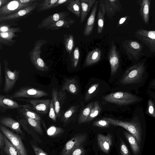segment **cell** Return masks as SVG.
<instances>
[{"label":"cell","mask_w":155,"mask_h":155,"mask_svg":"<svg viewBox=\"0 0 155 155\" xmlns=\"http://www.w3.org/2000/svg\"><path fill=\"white\" fill-rule=\"evenodd\" d=\"M148 74L143 63H140L129 68L121 78L120 82L138 94L139 89L148 79Z\"/></svg>","instance_id":"6da1fadb"},{"label":"cell","mask_w":155,"mask_h":155,"mask_svg":"<svg viewBox=\"0 0 155 155\" xmlns=\"http://www.w3.org/2000/svg\"><path fill=\"white\" fill-rule=\"evenodd\" d=\"M144 117L143 109L140 107L135 111L132 119L130 121H123L109 117H104L103 119L108 121L111 125L120 126L126 129L135 137L140 147L142 136L141 119Z\"/></svg>","instance_id":"7a4b0ae2"},{"label":"cell","mask_w":155,"mask_h":155,"mask_svg":"<svg viewBox=\"0 0 155 155\" xmlns=\"http://www.w3.org/2000/svg\"><path fill=\"white\" fill-rule=\"evenodd\" d=\"M104 101L120 106L130 105L142 101V98L127 91L111 93L103 98Z\"/></svg>","instance_id":"3957f363"},{"label":"cell","mask_w":155,"mask_h":155,"mask_svg":"<svg viewBox=\"0 0 155 155\" xmlns=\"http://www.w3.org/2000/svg\"><path fill=\"white\" fill-rule=\"evenodd\" d=\"M49 94L42 90L30 87H21L13 94L8 96L12 99L37 98L48 96Z\"/></svg>","instance_id":"277c9868"},{"label":"cell","mask_w":155,"mask_h":155,"mask_svg":"<svg viewBox=\"0 0 155 155\" xmlns=\"http://www.w3.org/2000/svg\"><path fill=\"white\" fill-rule=\"evenodd\" d=\"M18 100L25 101L27 104L21 105L31 110H36L38 113L46 114L49 110L51 100L48 99H17Z\"/></svg>","instance_id":"5b68a950"},{"label":"cell","mask_w":155,"mask_h":155,"mask_svg":"<svg viewBox=\"0 0 155 155\" xmlns=\"http://www.w3.org/2000/svg\"><path fill=\"white\" fill-rule=\"evenodd\" d=\"M87 138V135L85 133L76 135L66 143L61 155H71L76 149L86 141Z\"/></svg>","instance_id":"8992f818"},{"label":"cell","mask_w":155,"mask_h":155,"mask_svg":"<svg viewBox=\"0 0 155 155\" xmlns=\"http://www.w3.org/2000/svg\"><path fill=\"white\" fill-rule=\"evenodd\" d=\"M1 131L16 148L20 155H28L26 149L20 137L10 130L5 126L1 125Z\"/></svg>","instance_id":"52a82bcc"},{"label":"cell","mask_w":155,"mask_h":155,"mask_svg":"<svg viewBox=\"0 0 155 155\" xmlns=\"http://www.w3.org/2000/svg\"><path fill=\"white\" fill-rule=\"evenodd\" d=\"M4 63L5 83L3 91L8 93L13 88L20 76V71L17 70L11 71L8 67V65Z\"/></svg>","instance_id":"ba28073f"},{"label":"cell","mask_w":155,"mask_h":155,"mask_svg":"<svg viewBox=\"0 0 155 155\" xmlns=\"http://www.w3.org/2000/svg\"><path fill=\"white\" fill-rule=\"evenodd\" d=\"M42 44L41 42H39L36 44L30 53V58L32 64L37 70L46 71L48 70V67L40 57Z\"/></svg>","instance_id":"9c48e42d"},{"label":"cell","mask_w":155,"mask_h":155,"mask_svg":"<svg viewBox=\"0 0 155 155\" xmlns=\"http://www.w3.org/2000/svg\"><path fill=\"white\" fill-rule=\"evenodd\" d=\"M33 3L22 4L20 2L19 0L11 1L0 8V17L13 14L32 5L33 4Z\"/></svg>","instance_id":"30bf717a"},{"label":"cell","mask_w":155,"mask_h":155,"mask_svg":"<svg viewBox=\"0 0 155 155\" xmlns=\"http://www.w3.org/2000/svg\"><path fill=\"white\" fill-rule=\"evenodd\" d=\"M51 97L57 118L60 117L62 107L66 98V93L64 91L61 89L58 90L54 88L51 91Z\"/></svg>","instance_id":"8fae6325"},{"label":"cell","mask_w":155,"mask_h":155,"mask_svg":"<svg viewBox=\"0 0 155 155\" xmlns=\"http://www.w3.org/2000/svg\"><path fill=\"white\" fill-rule=\"evenodd\" d=\"M111 75L113 76L117 72L119 66L120 60L118 53L113 42H112L111 47L108 54Z\"/></svg>","instance_id":"7c38bea8"},{"label":"cell","mask_w":155,"mask_h":155,"mask_svg":"<svg viewBox=\"0 0 155 155\" xmlns=\"http://www.w3.org/2000/svg\"><path fill=\"white\" fill-rule=\"evenodd\" d=\"M105 14L110 19H113L116 12L120 11L121 5L119 0H107L104 4Z\"/></svg>","instance_id":"4fadbf2b"},{"label":"cell","mask_w":155,"mask_h":155,"mask_svg":"<svg viewBox=\"0 0 155 155\" xmlns=\"http://www.w3.org/2000/svg\"><path fill=\"white\" fill-rule=\"evenodd\" d=\"M37 6V3L35 2L32 5L13 14L5 16L0 17V21L2 22L13 19L25 16L34 10Z\"/></svg>","instance_id":"5bb4252c"},{"label":"cell","mask_w":155,"mask_h":155,"mask_svg":"<svg viewBox=\"0 0 155 155\" xmlns=\"http://www.w3.org/2000/svg\"><path fill=\"white\" fill-rule=\"evenodd\" d=\"M98 1H96L93 8L88 18L85 26L84 34L86 36L90 35L94 28L95 16L98 5Z\"/></svg>","instance_id":"9a60e30c"},{"label":"cell","mask_w":155,"mask_h":155,"mask_svg":"<svg viewBox=\"0 0 155 155\" xmlns=\"http://www.w3.org/2000/svg\"><path fill=\"white\" fill-rule=\"evenodd\" d=\"M111 135L109 134L106 135L98 134L97 136L98 143L102 151L108 153L112 145V140Z\"/></svg>","instance_id":"2e32d148"},{"label":"cell","mask_w":155,"mask_h":155,"mask_svg":"<svg viewBox=\"0 0 155 155\" xmlns=\"http://www.w3.org/2000/svg\"><path fill=\"white\" fill-rule=\"evenodd\" d=\"M0 107L1 110L2 112L7 109L20 108V105L13 99L0 95Z\"/></svg>","instance_id":"e0dca14e"},{"label":"cell","mask_w":155,"mask_h":155,"mask_svg":"<svg viewBox=\"0 0 155 155\" xmlns=\"http://www.w3.org/2000/svg\"><path fill=\"white\" fill-rule=\"evenodd\" d=\"M0 122L2 125L9 128L17 133L23 134L19 123L12 118L8 117H3Z\"/></svg>","instance_id":"ac0fdd59"},{"label":"cell","mask_w":155,"mask_h":155,"mask_svg":"<svg viewBox=\"0 0 155 155\" xmlns=\"http://www.w3.org/2000/svg\"><path fill=\"white\" fill-rule=\"evenodd\" d=\"M69 15V13L66 12L55 13L44 19L41 24V27L43 28L47 27L50 25L67 17Z\"/></svg>","instance_id":"d6986e66"},{"label":"cell","mask_w":155,"mask_h":155,"mask_svg":"<svg viewBox=\"0 0 155 155\" xmlns=\"http://www.w3.org/2000/svg\"><path fill=\"white\" fill-rule=\"evenodd\" d=\"M101 54V51L99 48H96L90 52L85 59V65L90 66L97 63L100 60Z\"/></svg>","instance_id":"ffe728a7"},{"label":"cell","mask_w":155,"mask_h":155,"mask_svg":"<svg viewBox=\"0 0 155 155\" xmlns=\"http://www.w3.org/2000/svg\"><path fill=\"white\" fill-rule=\"evenodd\" d=\"M78 85L77 80L75 78L66 79L62 87V90L66 91L74 94H77L78 91Z\"/></svg>","instance_id":"44dd1931"},{"label":"cell","mask_w":155,"mask_h":155,"mask_svg":"<svg viewBox=\"0 0 155 155\" xmlns=\"http://www.w3.org/2000/svg\"><path fill=\"white\" fill-rule=\"evenodd\" d=\"M95 0H80L81 15L80 23H82L85 20L93 5L96 2Z\"/></svg>","instance_id":"7402d4cb"},{"label":"cell","mask_w":155,"mask_h":155,"mask_svg":"<svg viewBox=\"0 0 155 155\" xmlns=\"http://www.w3.org/2000/svg\"><path fill=\"white\" fill-rule=\"evenodd\" d=\"M75 22V20L69 17H65L48 26L47 28L58 29L60 28H68Z\"/></svg>","instance_id":"603a6c76"},{"label":"cell","mask_w":155,"mask_h":155,"mask_svg":"<svg viewBox=\"0 0 155 155\" xmlns=\"http://www.w3.org/2000/svg\"><path fill=\"white\" fill-rule=\"evenodd\" d=\"M98 10L97 14V32L101 33L103 30L104 25V17L105 15L104 4L99 1Z\"/></svg>","instance_id":"cb8c5ba5"},{"label":"cell","mask_w":155,"mask_h":155,"mask_svg":"<svg viewBox=\"0 0 155 155\" xmlns=\"http://www.w3.org/2000/svg\"><path fill=\"white\" fill-rule=\"evenodd\" d=\"M124 134L129 143L132 150L134 155H137L140 151L139 147L135 137L131 134L126 131H124Z\"/></svg>","instance_id":"d4e9b609"},{"label":"cell","mask_w":155,"mask_h":155,"mask_svg":"<svg viewBox=\"0 0 155 155\" xmlns=\"http://www.w3.org/2000/svg\"><path fill=\"white\" fill-rule=\"evenodd\" d=\"M68 9L78 18L81 15V5L79 0H70L67 7Z\"/></svg>","instance_id":"484cf974"},{"label":"cell","mask_w":155,"mask_h":155,"mask_svg":"<svg viewBox=\"0 0 155 155\" xmlns=\"http://www.w3.org/2000/svg\"><path fill=\"white\" fill-rule=\"evenodd\" d=\"M4 149L8 155H20L16 148L4 134Z\"/></svg>","instance_id":"4316f807"},{"label":"cell","mask_w":155,"mask_h":155,"mask_svg":"<svg viewBox=\"0 0 155 155\" xmlns=\"http://www.w3.org/2000/svg\"><path fill=\"white\" fill-rule=\"evenodd\" d=\"M94 103V102H91L89 104L81 111L78 118V124L86 122Z\"/></svg>","instance_id":"83f0119b"},{"label":"cell","mask_w":155,"mask_h":155,"mask_svg":"<svg viewBox=\"0 0 155 155\" xmlns=\"http://www.w3.org/2000/svg\"><path fill=\"white\" fill-rule=\"evenodd\" d=\"M20 110L24 117L33 119L41 122V118L39 115L31 110L20 105Z\"/></svg>","instance_id":"f1b7e54d"},{"label":"cell","mask_w":155,"mask_h":155,"mask_svg":"<svg viewBox=\"0 0 155 155\" xmlns=\"http://www.w3.org/2000/svg\"><path fill=\"white\" fill-rule=\"evenodd\" d=\"M101 111V107L98 102L96 101L94 102L90 114L86 122L90 121L97 116Z\"/></svg>","instance_id":"f546056e"},{"label":"cell","mask_w":155,"mask_h":155,"mask_svg":"<svg viewBox=\"0 0 155 155\" xmlns=\"http://www.w3.org/2000/svg\"><path fill=\"white\" fill-rule=\"evenodd\" d=\"M24 117L28 124L37 132L41 134H43V131L41 125L40 121L27 117Z\"/></svg>","instance_id":"4dcf8cb0"},{"label":"cell","mask_w":155,"mask_h":155,"mask_svg":"<svg viewBox=\"0 0 155 155\" xmlns=\"http://www.w3.org/2000/svg\"><path fill=\"white\" fill-rule=\"evenodd\" d=\"M58 0H46L39 5L38 11H42L55 7V4Z\"/></svg>","instance_id":"1f68e13d"},{"label":"cell","mask_w":155,"mask_h":155,"mask_svg":"<svg viewBox=\"0 0 155 155\" xmlns=\"http://www.w3.org/2000/svg\"><path fill=\"white\" fill-rule=\"evenodd\" d=\"M64 131V130L62 128L52 126L47 129L46 133L48 136L51 137H54L63 133Z\"/></svg>","instance_id":"d6a6232c"},{"label":"cell","mask_w":155,"mask_h":155,"mask_svg":"<svg viewBox=\"0 0 155 155\" xmlns=\"http://www.w3.org/2000/svg\"><path fill=\"white\" fill-rule=\"evenodd\" d=\"M17 29L16 28H12L8 32H0V40H2L3 42L10 41L15 36V32L17 31Z\"/></svg>","instance_id":"836d02e7"},{"label":"cell","mask_w":155,"mask_h":155,"mask_svg":"<svg viewBox=\"0 0 155 155\" xmlns=\"http://www.w3.org/2000/svg\"><path fill=\"white\" fill-rule=\"evenodd\" d=\"M64 44L67 51L70 54L74 46V38L72 35L67 36L65 39Z\"/></svg>","instance_id":"e575fe53"},{"label":"cell","mask_w":155,"mask_h":155,"mask_svg":"<svg viewBox=\"0 0 155 155\" xmlns=\"http://www.w3.org/2000/svg\"><path fill=\"white\" fill-rule=\"evenodd\" d=\"M75 106H73L68 109L63 114L61 117V121L64 123H66L76 111Z\"/></svg>","instance_id":"d590c367"},{"label":"cell","mask_w":155,"mask_h":155,"mask_svg":"<svg viewBox=\"0 0 155 155\" xmlns=\"http://www.w3.org/2000/svg\"><path fill=\"white\" fill-rule=\"evenodd\" d=\"M145 113L155 118V103L150 99L147 102V107Z\"/></svg>","instance_id":"8d00e7d4"},{"label":"cell","mask_w":155,"mask_h":155,"mask_svg":"<svg viewBox=\"0 0 155 155\" xmlns=\"http://www.w3.org/2000/svg\"><path fill=\"white\" fill-rule=\"evenodd\" d=\"M99 84L96 83L92 85L88 90L85 97V100L87 101L92 97V95L99 86Z\"/></svg>","instance_id":"74e56055"},{"label":"cell","mask_w":155,"mask_h":155,"mask_svg":"<svg viewBox=\"0 0 155 155\" xmlns=\"http://www.w3.org/2000/svg\"><path fill=\"white\" fill-rule=\"evenodd\" d=\"M80 52L78 47H76L74 48L73 52L72 63L74 68L77 67L79 60Z\"/></svg>","instance_id":"f35d334b"},{"label":"cell","mask_w":155,"mask_h":155,"mask_svg":"<svg viewBox=\"0 0 155 155\" xmlns=\"http://www.w3.org/2000/svg\"><path fill=\"white\" fill-rule=\"evenodd\" d=\"M49 117L54 122H56L57 117L54 104L52 99H51L50 106Z\"/></svg>","instance_id":"ab89813d"},{"label":"cell","mask_w":155,"mask_h":155,"mask_svg":"<svg viewBox=\"0 0 155 155\" xmlns=\"http://www.w3.org/2000/svg\"><path fill=\"white\" fill-rule=\"evenodd\" d=\"M110 124L108 121L104 119L95 121L93 123V126L101 127H108Z\"/></svg>","instance_id":"60d3db41"},{"label":"cell","mask_w":155,"mask_h":155,"mask_svg":"<svg viewBox=\"0 0 155 155\" xmlns=\"http://www.w3.org/2000/svg\"><path fill=\"white\" fill-rule=\"evenodd\" d=\"M32 148L36 155H48L41 148L32 143H31Z\"/></svg>","instance_id":"b9f144b4"},{"label":"cell","mask_w":155,"mask_h":155,"mask_svg":"<svg viewBox=\"0 0 155 155\" xmlns=\"http://www.w3.org/2000/svg\"><path fill=\"white\" fill-rule=\"evenodd\" d=\"M120 150L121 155H130L127 147L123 141L120 143Z\"/></svg>","instance_id":"7bdbcfd3"},{"label":"cell","mask_w":155,"mask_h":155,"mask_svg":"<svg viewBox=\"0 0 155 155\" xmlns=\"http://www.w3.org/2000/svg\"><path fill=\"white\" fill-rule=\"evenodd\" d=\"M85 150L83 146L81 145L76 149L71 155H84Z\"/></svg>","instance_id":"ee69618b"},{"label":"cell","mask_w":155,"mask_h":155,"mask_svg":"<svg viewBox=\"0 0 155 155\" xmlns=\"http://www.w3.org/2000/svg\"><path fill=\"white\" fill-rule=\"evenodd\" d=\"M144 1L145 2L143 5V12L144 17L147 19L148 17L149 6L148 2H146V0Z\"/></svg>","instance_id":"f6af8a7d"},{"label":"cell","mask_w":155,"mask_h":155,"mask_svg":"<svg viewBox=\"0 0 155 155\" xmlns=\"http://www.w3.org/2000/svg\"><path fill=\"white\" fill-rule=\"evenodd\" d=\"M125 44L129 45V46L131 47L132 48L135 49H138L140 48L139 44L137 42L135 41H132L129 43H125Z\"/></svg>","instance_id":"bcb514c9"},{"label":"cell","mask_w":155,"mask_h":155,"mask_svg":"<svg viewBox=\"0 0 155 155\" xmlns=\"http://www.w3.org/2000/svg\"><path fill=\"white\" fill-rule=\"evenodd\" d=\"M147 37L151 40L152 41L153 40L155 41V31H150L148 32L147 33Z\"/></svg>","instance_id":"7dc6e473"},{"label":"cell","mask_w":155,"mask_h":155,"mask_svg":"<svg viewBox=\"0 0 155 155\" xmlns=\"http://www.w3.org/2000/svg\"><path fill=\"white\" fill-rule=\"evenodd\" d=\"M4 134L1 131L0 132V148L1 149L4 148Z\"/></svg>","instance_id":"c3c4849f"},{"label":"cell","mask_w":155,"mask_h":155,"mask_svg":"<svg viewBox=\"0 0 155 155\" xmlns=\"http://www.w3.org/2000/svg\"><path fill=\"white\" fill-rule=\"evenodd\" d=\"M148 87L155 90V78L151 81Z\"/></svg>","instance_id":"681fc988"},{"label":"cell","mask_w":155,"mask_h":155,"mask_svg":"<svg viewBox=\"0 0 155 155\" xmlns=\"http://www.w3.org/2000/svg\"><path fill=\"white\" fill-rule=\"evenodd\" d=\"M11 29H9L8 27L6 26H1L0 28V32H6L9 31Z\"/></svg>","instance_id":"f907efd6"},{"label":"cell","mask_w":155,"mask_h":155,"mask_svg":"<svg viewBox=\"0 0 155 155\" xmlns=\"http://www.w3.org/2000/svg\"><path fill=\"white\" fill-rule=\"evenodd\" d=\"M69 0H58L55 4V7H57L58 5L64 3L66 2H68Z\"/></svg>","instance_id":"816d5d0a"},{"label":"cell","mask_w":155,"mask_h":155,"mask_svg":"<svg viewBox=\"0 0 155 155\" xmlns=\"http://www.w3.org/2000/svg\"><path fill=\"white\" fill-rule=\"evenodd\" d=\"M20 2L22 4H26L30 2H35L34 0H19Z\"/></svg>","instance_id":"f5cc1de1"},{"label":"cell","mask_w":155,"mask_h":155,"mask_svg":"<svg viewBox=\"0 0 155 155\" xmlns=\"http://www.w3.org/2000/svg\"><path fill=\"white\" fill-rule=\"evenodd\" d=\"M127 18V17H125L121 18L119 21L118 25H120L123 23L125 21Z\"/></svg>","instance_id":"db71d44e"},{"label":"cell","mask_w":155,"mask_h":155,"mask_svg":"<svg viewBox=\"0 0 155 155\" xmlns=\"http://www.w3.org/2000/svg\"><path fill=\"white\" fill-rule=\"evenodd\" d=\"M8 1L7 0H0V7H2V5H4L5 4L7 3Z\"/></svg>","instance_id":"11a10c76"}]
</instances>
